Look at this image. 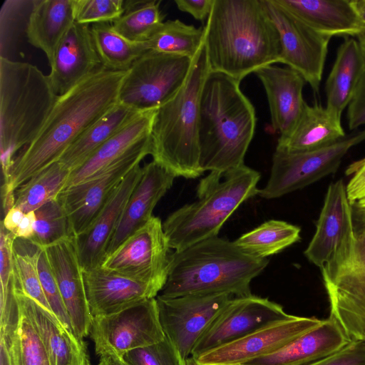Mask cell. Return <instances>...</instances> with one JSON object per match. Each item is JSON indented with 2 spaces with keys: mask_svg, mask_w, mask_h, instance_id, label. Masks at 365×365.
Segmentation results:
<instances>
[{
  "mask_svg": "<svg viewBox=\"0 0 365 365\" xmlns=\"http://www.w3.org/2000/svg\"><path fill=\"white\" fill-rule=\"evenodd\" d=\"M307 365H365V339L351 341L338 351Z\"/></svg>",
  "mask_w": 365,
  "mask_h": 365,
  "instance_id": "f6af8a7d",
  "label": "cell"
},
{
  "mask_svg": "<svg viewBox=\"0 0 365 365\" xmlns=\"http://www.w3.org/2000/svg\"><path fill=\"white\" fill-rule=\"evenodd\" d=\"M16 327L5 341L14 365H51L46 349L30 320L19 310Z\"/></svg>",
  "mask_w": 365,
  "mask_h": 365,
  "instance_id": "f35d334b",
  "label": "cell"
},
{
  "mask_svg": "<svg viewBox=\"0 0 365 365\" xmlns=\"http://www.w3.org/2000/svg\"><path fill=\"white\" fill-rule=\"evenodd\" d=\"M365 75V57L358 40L346 37L327 78V108L341 117Z\"/></svg>",
  "mask_w": 365,
  "mask_h": 365,
  "instance_id": "f546056e",
  "label": "cell"
},
{
  "mask_svg": "<svg viewBox=\"0 0 365 365\" xmlns=\"http://www.w3.org/2000/svg\"><path fill=\"white\" fill-rule=\"evenodd\" d=\"M123 360L126 365H185V360L166 336L158 343L126 353Z\"/></svg>",
  "mask_w": 365,
  "mask_h": 365,
  "instance_id": "b9f144b4",
  "label": "cell"
},
{
  "mask_svg": "<svg viewBox=\"0 0 365 365\" xmlns=\"http://www.w3.org/2000/svg\"><path fill=\"white\" fill-rule=\"evenodd\" d=\"M170 250L163 222L153 215L106 256L101 267L163 289L168 277Z\"/></svg>",
  "mask_w": 365,
  "mask_h": 365,
  "instance_id": "5bb4252c",
  "label": "cell"
},
{
  "mask_svg": "<svg viewBox=\"0 0 365 365\" xmlns=\"http://www.w3.org/2000/svg\"><path fill=\"white\" fill-rule=\"evenodd\" d=\"M232 297L212 294L155 297L164 334L184 360L191 355L197 340Z\"/></svg>",
  "mask_w": 365,
  "mask_h": 365,
  "instance_id": "2e32d148",
  "label": "cell"
},
{
  "mask_svg": "<svg viewBox=\"0 0 365 365\" xmlns=\"http://www.w3.org/2000/svg\"><path fill=\"white\" fill-rule=\"evenodd\" d=\"M0 365H14L8 346L2 339H0Z\"/></svg>",
  "mask_w": 365,
  "mask_h": 365,
  "instance_id": "db71d44e",
  "label": "cell"
},
{
  "mask_svg": "<svg viewBox=\"0 0 365 365\" xmlns=\"http://www.w3.org/2000/svg\"><path fill=\"white\" fill-rule=\"evenodd\" d=\"M42 250V247L31 240L21 238L14 240L13 244L14 280L15 285L25 295L53 314L44 294L38 275V261Z\"/></svg>",
  "mask_w": 365,
  "mask_h": 365,
  "instance_id": "8d00e7d4",
  "label": "cell"
},
{
  "mask_svg": "<svg viewBox=\"0 0 365 365\" xmlns=\"http://www.w3.org/2000/svg\"><path fill=\"white\" fill-rule=\"evenodd\" d=\"M87 299L93 317L114 314L155 298L162 288L98 267L83 272Z\"/></svg>",
  "mask_w": 365,
  "mask_h": 365,
  "instance_id": "ffe728a7",
  "label": "cell"
},
{
  "mask_svg": "<svg viewBox=\"0 0 365 365\" xmlns=\"http://www.w3.org/2000/svg\"><path fill=\"white\" fill-rule=\"evenodd\" d=\"M322 321L289 314L195 358L201 365H242L279 350Z\"/></svg>",
  "mask_w": 365,
  "mask_h": 365,
  "instance_id": "ac0fdd59",
  "label": "cell"
},
{
  "mask_svg": "<svg viewBox=\"0 0 365 365\" xmlns=\"http://www.w3.org/2000/svg\"><path fill=\"white\" fill-rule=\"evenodd\" d=\"M346 136L341 116L316 102L307 103L292 130L279 136L276 150L289 153L305 152L332 145Z\"/></svg>",
  "mask_w": 365,
  "mask_h": 365,
  "instance_id": "83f0119b",
  "label": "cell"
},
{
  "mask_svg": "<svg viewBox=\"0 0 365 365\" xmlns=\"http://www.w3.org/2000/svg\"><path fill=\"white\" fill-rule=\"evenodd\" d=\"M283 307L254 294L231 298L197 340L191 355L197 357L270 322L287 317Z\"/></svg>",
  "mask_w": 365,
  "mask_h": 365,
  "instance_id": "e0dca14e",
  "label": "cell"
},
{
  "mask_svg": "<svg viewBox=\"0 0 365 365\" xmlns=\"http://www.w3.org/2000/svg\"><path fill=\"white\" fill-rule=\"evenodd\" d=\"M70 174L61 163H53L16 189L14 206L24 213L35 211L58 197L65 189Z\"/></svg>",
  "mask_w": 365,
  "mask_h": 365,
  "instance_id": "e575fe53",
  "label": "cell"
},
{
  "mask_svg": "<svg viewBox=\"0 0 365 365\" xmlns=\"http://www.w3.org/2000/svg\"><path fill=\"white\" fill-rule=\"evenodd\" d=\"M160 1H124V12L112 23L113 29L135 42H146L163 24Z\"/></svg>",
  "mask_w": 365,
  "mask_h": 365,
  "instance_id": "d590c367",
  "label": "cell"
},
{
  "mask_svg": "<svg viewBox=\"0 0 365 365\" xmlns=\"http://www.w3.org/2000/svg\"><path fill=\"white\" fill-rule=\"evenodd\" d=\"M315 31L333 36L357 37L365 29L351 0H275Z\"/></svg>",
  "mask_w": 365,
  "mask_h": 365,
  "instance_id": "4316f807",
  "label": "cell"
},
{
  "mask_svg": "<svg viewBox=\"0 0 365 365\" xmlns=\"http://www.w3.org/2000/svg\"><path fill=\"white\" fill-rule=\"evenodd\" d=\"M36 220L34 211L25 213L14 233L16 238L31 240L35 234Z\"/></svg>",
  "mask_w": 365,
  "mask_h": 365,
  "instance_id": "681fc988",
  "label": "cell"
},
{
  "mask_svg": "<svg viewBox=\"0 0 365 365\" xmlns=\"http://www.w3.org/2000/svg\"><path fill=\"white\" fill-rule=\"evenodd\" d=\"M204 28L168 20L147 41L148 50L193 59L204 44Z\"/></svg>",
  "mask_w": 365,
  "mask_h": 365,
  "instance_id": "74e56055",
  "label": "cell"
},
{
  "mask_svg": "<svg viewBox=\"0 0 365 365\" xmlns=\"http://www.w3.org/2000/svg\"><path fill=\"white\" fill-rule=\"evenodd\" d=\"M140 112L118 102L87 128L58 160L71 173Z\"/></svg>",
  "mask_w": 365,
  "mask_h": 365,
  "instance_id": "1f68e13d",
  "label": "cell"
},
{
  "mask_svg": "<svg viewBox=\"0 0 365 365\" xmlns=\"http://www.w3.org/2000/svg\"><path fill=\"white\" fill-rule=\"evenodd\" d=\"M351 4L360 23L365 29V0H351Z\"/></svg>",
  "mask_w": 365,
  "mask_h": 365,
  "instance_id": "f5cc1de1",
  "label": "cell"
},
{
  "mask_svg": "<svg viewBox=\"0 0 365 365\" xmlns=\"http://www.w3.org/2000/svg\"><path fill=\"white\" fill-rule=\"evenodd\" d=\"M35 234L31 240L42 248L61 240L73 237L65 208L58 198L34 211Z\"/></svg>",
  "mask_w": 365,
  "mask_h": 365,
  "instance_id": "60d3db41",
  "label": "cell"
},
{
  "mask_svg": "<svg viewBox=\"0 0 365 365\" xmlns=\"http://www.w3.org/2000/svg\"><path fill=\"white\" fill-rule=\"evenodd\" d=\"M48 76L29 63L0 58V150L3 184L16 154L43 128L58 98Z\"/></svg>",
  "mask_w": 365,
  "mask_h": 365,
  "instance_id": "8992f818",
  "label": "cell"
},
{
  "mask_svg": "<svg viewBox=\"0 0 365 365\" xmlns=\"http://www.w3.org/2000/svg\"><path fill=\"white\" fill-rule=\"evenodd\" d=\"M215 0H175V3L179 10L192 16L198 21L207 19Z\"/></svg>",
  "mask_w": 365,
  "mask_h": 365,
  "instance_id": "c3c4849f",
  "label": "cell"
},
{
  "mask_svg": "<svg viewBox=\"0 0 365 365\" xmlns=\"http://www.w3.org/2000/svg\"><path fill=\"white\" fill-rule=\"evenodd\" d=\"M356 39L359 43V45L361 48V50L365 57V30L356 37Z\"/></svg>",
  "mask_w": 365,
  "mask_h": 365,
  "instance_id": "11a10c76",
  "label": "cell"
},
{
  "mask_svg": "<svg viewBox=\"0 0 365 365\" xmlns=\"http://www.w3.org/2000/svg\"><path fill=\"white\" fill-rule=\"evenodd\" d=\"M98 356V365H126L123 359L113 354L105 353Z\"/></svg>",
  "mask_w": 365,
  "mask_h": 365,
  "instance_id": "816d5d0a",
  "label": "cell"
},
{
  "mask_svg": "<svg viewBox=\"0 0 365 365\" xmlns=\"http://www.w3.org/2000/svg\"><path fill=\"white\" fill-rule=\"evenodd\" d=\"M240 82L210 71L202 88L199 106L200 166L223 175L243 166L256 128L255 110Z\"/></svg>",
  "mask_w": 365,
  "mask_h": 365,
  "instance_id": "3957f363",
  "label": "cell"
},
{
  "mask_svg": "<svg viewBox=\"0 0 365 365\" xmlns=\"http://www.w3.org/2000/svg\"><path fill=\"white\" fill-rule=\"evenodd\" d=\"M48 75L54 92L61 96L101 67L91 26L75 21L60 43Z\"/></svg>",
  "mask_w": 365,
  "mask_h": 365,
  "instance_id": "44dd1931",
  "label": "cell"
},
{
  "mask_svg": "<svg viewBox=\"0 0 365 365\" xmlns=\"http://www.w3.org/2000/svg\"><path fill=\"white\" fill-rule=\"evenodd\" d=\"M142 168L141 176L126 203L106 257L153 216L155 207L173 184L175 177L155 161H150Z\"/></svg>",
  "mask_w": 365,
  "mask_h": 365,
  "instance_id": "603a6c76",
  "label": "cell"
},
{
  "mask_svg": "<svg viewBox=\"0 0 365 365\" xmlns=\"http://www.w3.org/2000/svg\"><path fill=\"white\" fill-rule=\"evenodd\" d=\"M347 123L351 130L365 125V75L348 106Z\"/></svg>",
  "mask_w": 365,
  "mask_h": 365,
  "instance_id": "bcb514c9",
  "label": "cell"
},
{
  "mask_svg": "<svg viewBox=\"0 0 365 365\" xmlns=\"http://www.w3.org/2000/svg\"><path fill=\"white\" fill-rule=\"evenodd\" d=\"M89 334L98 356L110 353L121 359L126 353L158 343L165 336L155 298L114 314L93 317Z\"/></svg>",
  "mask_w": 365,
  "mask_h": 365,
  "instance_id": "7c38bea8",
  "label": "cell"
},
{
  "mask_svg": "<svg viewBox=\"0 0 365 365\" xmlns=\"http://www.w3.org/2000/svg\"><path fill=\"white\" fill-rule=\"evenodd\" d=\"M269 264L253 257L234 242L218 236L202 240L170 255L168 277L161 295L252 294L250 283Z\"/></svg>",
  "mask_w": 365,
  "mask_h": 365,
  "instance_id": "277c9868",
  "label": "cell"
},
{
  "mask_svg": "<svg viewBox=\"0 0 365 365\" xmlns=\"http://www.w3.org/2000/svg\"><path fill=\"white\" fill-rule=\"evenodd\" d=\"M38 271L44 294L53 314L69 331L74 334L70 318L43 248L38 258Z\"/></svg>",
  "mask_w": 365,
  "mask_h": 365,
  "instance_id": "ee69618b",
  "label": "cell"
},
{
  "mask_svg": "<svg viewBox=\"0 0 365 365\" xmlns=\"http://www.w3.org/2000/svg\"><path fill=\"white\" fill-rule=\"evenodd\" d=\"M34 0H6L0 10V58L9 56L25 35Z\"/></svg>",
  "mask_w": 365,
  "mask_h": 365,
  "instance_id": "ab89813d",
  "label": "cell"
},
{
  "mask_svg": "<svg viewBox=\"0 0 365 365\" xmlns=\"http://www.w3.org/2000/svg\"><path fill=\"white\" fill-rule=\"evenodd\" d=\"M204 31L210 71L241 82L248 74L279 63V34L262 0H215Z\"/></svg>",
  "mask_w": 365,
  "mask_h": 365,
  "instance_id": "7a4b0ae2",
  "label": "cell"
},
{
  "mask_svg": "<svg viewBox=\"0 0 365 365\" xmlns=\"http://www.w3.org/2000/svg\"><path fill=\"white\" fill-rule=\"evenodd\" d=\"M123 0H74L75 21L81 24L113 23L124 12Z\"/></svg>",
  "mask_w": 365,
  "mask_h": 365,
  "instance_id": "7bdbcfd3",
  "label": "cell"
},
{
  "mask_svg": "<svg viewBox=\"0 0 365 365\" xmlns=\"http://www.w3.org/2000/svg\"><path fill=\"white\" fill-rule=\"evenodd\" d=\"M74 23V0H34L26 30L27 40L43 51L50 65Z\"/></svg>",
  "mask_w": 365,
  "mask_h": 365,
  "instance_id": "f1b7e54d",
  "label": "cell"
},
{
  "mask_svg": "<svg viewBox=\"0 0 365 365\" xmlns=\"http://www.w3.org/2000/svg\"><path fill=\"white\" fill-rule=\"evenodd\" d=\"M364 140L365 128L317 150L299 153L275 150L269 178L266 185L259 189L257 195L265 199L277 198L335 173L348 151Z\"/></svg>",
  "mask_w": 365,
  "mask_h": 365,
  "instance_id": "9c48e42d",
  "label": "cell"
},
{
  "mask_svg": "<svg viewBox=\"0 0 365 365\" xmlns=\"http://www.w3.org/2000/svg\"><path fill=\"white\" fill-rule=\"evenodd\" d=\"M298 226L279 220L264 222L242 235L235 244L245 252L262 259L278 254L300 240Z\"/></svg>",
  "mask_w": 365,
  "mask_h": 365,
  "instance_id": "836d02e7",
  "label": "cell"
},
{
  "mask_svg": "<svg viewBox=\"0 0 365 365\" xmlns=\"http://www.w3.org/2000/svg\"><path fill=\"white\" fill-rule=\"evenodd\" d=\"M19 310L30 320L48 353L51 365H90L86 347L53 315L14 284Z\"/></svg>",
  "mask_w": 365,
  "mask_h": 365,
  "instance_id": "d4e9b609",
  "label": "cell"
},
{
  "mask_svg": "<svg viewBox=\"0 0 365 365\" xmlns=\"http://www.w3.org/2000/svg\"><path fill=\"white\" fill-rule=\"evenodd\" d=\"M155 110L140 112L103 143L81 166L71 173L65 189L91 178L150 136Z\"/></svg>",
  "mask_w": 365,
  "mask_h": 365,
  "instance_id": "4dcf8cb0",
  "label": "cell"
},
{
  "mask_svg": "<svg viewBox=\"0 0 365 365\" xmlns=\"http://www.w3.org/2000/svg\"><path fill=\"white\" fill-rule=\"evenodd\" d=\"M192 60L147 51L128 70L120 87L118 102L139 112L156 110L183 86Z\"/></svg>",
  "mask_w": 365,
  "mask_h": 365,
  "instance_id": "ba28073f",
  "label": "cell"
},
{
  "mask_svg": "<svg viewBox=\"0 0 365 365\" xmlns=\"http://www.w3.org/2000/svg\"><path fill=\"white\" fill-rule=\"evenodd\" d=\"M279 36V63L298 72L319 93L331 36L319 33L280 6L262 0Z\"/></svg>",
  "mask_w": 365,
  "mask_h": 365,
  "instance_id": "4fadbf2b",
  "label": "cell"
},
{
  "mask_svg": "<svg viewBox=\"0 0 365 365\" xmlns=\"http://www.w3.org/2000/svg\"><path fill=\"white\" fill-rule=\"evenodd\" d=\"M91 32L101 66L109 71H128L139 57L149 51L147 41L135 42L125 38L110 23L92 24Z\"/></svg>",
  "mask_w": 365,
  "mask_h": 365,
  "instance_id": "d6a6232c",
  "label": "cell"
},
{
  "mask_svg": "<svg viewBox=\"0 0 365 365\" xmlns=\"http://www.w3.org/2000/svg\"><path fill=\"white\" fill-rule=\"evenodd\" d=\"M128 71H113L101 66L58 96L39 134L14 160L8 180L1 187L4 211L14 205L19 187L58 161L87 128L118 103Z\"/></svg>",
  "mask_w": 365,
  "mask_h": 365,
  "instance_id": "6da1fadb",
  "label": "cell"
},
{
  "mask_svg": "<svg viewBox=\"0 0 365 365\" xmlns=\"http://www.w3.org/2000/svg\"><path fill=\"white\" fill-rule=\"evenodd\" d=\"M260 177L258 171L244 165L223 177L210 173L202 179L197 200L175 210L163 222L170 248L180 250L218 236L239 206L257 195Z\"/></svg>",
  "mask_w": 365,
  "mask_h": 365,
  "instance_id": "52a82bcc",
  "label": "cell"
},
{
  "mask_svg": "<svg viewBox=\"0 0 365 365\" xmlns=\"http://www.w3.org/2000/svg\"><path fill=\"white\" fill-rule=\"evenodd\" d=\"M185 365H201L198 363L197 359L190 355L188 358L185 359Z\"/></svg>",
  "mask_w": 365,
  "mask_h": 365,
  "instance_id": "6f0895ef",
  "label": "cell"
},
{
  "mask_svg": "<svg viewBox=\"0 0 365 365\" xmlns=\"http://www.w3.org/2000/svg\"><path fill=\"white\" fill-rule=\"evenodd\" d=\"M330 315L351 341L365 337V229L356 233L352 257L330 275L322 274Z\"/></svg>",
  "mask_w": 365,
  "mask_h": 365,
  "instance_id": "9a60e30c",
  "label": "cell"
},
{
  "mask_svg": "<svg viewBox=\"0 0 365 365\" xmlns=\"http://www.w3.org/2000/svg\"><path fill=\"white\" fill-rule=\"evenodd\" d=\"M353 175L346 185V192L351 204L365 197V158L351 164L346 170Z\"/></svg>",
  "mask_w": 365,
  "mask_h": 365,
  "instance_id": "7dc6e473",
  "label": "cell"
},
{
  "mask_svg": "<svg viewBox=\"0 0 365 365\" xmlns=\"http://www.w3.org/2000/svg\"><path fill=\"white\" fill-rule=\"evenodd\" d=\"M24 215L21 209L14 206L4 214L1 224L7 231L14 235Z\"/></svg>",
  "mask_w": 365,
  "mask_h": 365,
  "instance_id": "f907efd6",
  "label": "cell"
},
{
  "mask_svg": "<svg viewBox=\"0 0 365 365\" xmlns=\"http://www.w3.org/2000/svg\"><path fill=\"white\" fill-rule=\"evenodd\" d=\"M364 339H365V337H364Z\"/></svg>",
  "mask_w": 365,
  "mask_h": 365,
  "instance_id": "680465c9",
  "label": "cell"
},
{
  "mask_svg": "<svg viewBox=\"0 0 365 365\" xmlns=\"http://www.w3.org/2000/svg\"><path fill=\"white\" fill-rule=\"evenodd\" d=\"M351 340L332 317L279 350L242 365H307L332 354Z\"/></svg>",
  "mask_w": 365,
  "mask_h": 365,
  "instance_id": "484cf974",
  "label": "cell"
},
{
  "mask_svg": "<svg viewBox=\"0 0 365 365\" xmlns=\"http://www.w3.org/2000/svg\"><path fill=\"white\" fill-rule=\"evenodd\" d=\"M210 72L205 45L192 60L181 88L158 107L150 132L153 160L175 178L195 179L200 166L199 106L202 88Z\"/></svg>",
  "mask_w": 365,
  "mask_h": 365,
  "instance_id": "5b68a950",
  "label": "cell"
},
{
  "mask_svg": "<svg viewBox=\"0 0 365 365\" xmlns=\"http://www.w3.org/2000/svg\"><path fill=\"white\" fill-rule=\"evenodd\" d=\"M356 241L351 204L340 179L327 188L316 232L304 255L322 274L330 275L352 257Z\"/></svg>",
  "mask_w": 365,
  "mask_h": 365,
  "instance_id": "30bf717a",
  "label": "cell"
},
{
  "mask_svg": "<svg viewBox=\"0 0 365 365\" xmlns=\"http://www.w3.org/2000/svg\"><path fill=\"white\" fill-rule=\"evenodd\" d=\"M359 210L365 215V197L355 202Z\"/></svg>",
  "mask_w": 365,
  "mask_h": 365,
  "instance_id": "9f6ffc18",
  "label": "cell"
},
{
  "mask_svg": "<svg viewBox=\"0 0 365 365\" xmlns=\"http://www.w3.org/2000/svg\"><path fill=\"white\" fill-rule=\"evenodd\" d=\"M70 318L75 336L81 342L90 333L93 319L88 304L83 270L75 237L43 248Z\"/></svg>",
  "mask_w": 365,
  "mask_h": 365,
  "instance_id": "d6986e66",
  "label": "cell"
},
{
  "mask_svg": "<svg viewBox=\"0 0 365 365\" xmlns=\"http://www.w3.org/2000/svg\"><path fill=\"white\" fill-rule=\"evenodd\" d=\"M255 73L267 96L272 130L279 136L288 135L306 104L303 88L307 82L296 71L273 64L264 66Z\"/></svg>",
  "mask_w": 365,
  "mask_h": 365,
  "instance_id": "cb8c5ba5",
  "label": "cell"
},
{
  "mask_svg": "<svg viewBox=\"0 0 365 365\" xmlns=\"http://www.w3.org/2000/svg\"><path fill=\"white\" fill-rule=\"evenodd\" d=\"M142 170L138 165L126 175L90 227L75 237L83 272L100 267L103 262L108 244Z\"/></svg>",
  "mask_w": 365,
  "mask_h": 365,
  "instance_id": "7402d4cb",
  "label": "cell"
},
{
  "mask_svg": "<svg viewBox=\"0 0 365 365\" xmlns=\"http://www.w3.org/2000/svg\"><path fill=\"white\" fill-rule=\"evenodd\" d=\"M150 135L91 178L66 187L58 196L67 213L73 237L92 224L126 175L151 154Z\"/></svg>",
  "mask_w": 365,
  "mask_h": 365,
  "instance_id": "8fae6325",
  "label": "cell"
}]
</instances>
